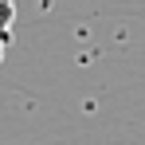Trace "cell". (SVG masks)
Listing matches in <instances>:
<instances>
[{"label":"cell","mask_w":145,"mask_h":145,"mask_svg":"<svg viewBox=\"0 0 145 145\" xmlns=\"http://www.w3.org/2000/svg\"><path fill=\"white\" fill-rule=\"evenodd\" d=\"M4 51H8V39H0V63H4Z\"/></svg>","instance_id":"7a4b0ae2"},{"label":"cell","mask_w":145,"mask_h":145,"mask_svg":"<svg viewBox=\"0 0 145 145\" xmlns=\"http://www.w3.org/2000/svg\"><path fill=\"white\" fill-rule=\"evenodd\" d=\"M12 24H16V0H0V39L12 35Z\"/></svg>","instance_id":"6da1fadb"}]
</instances>
